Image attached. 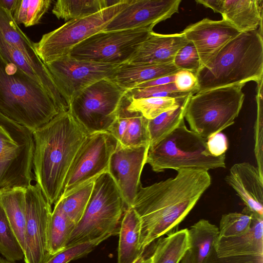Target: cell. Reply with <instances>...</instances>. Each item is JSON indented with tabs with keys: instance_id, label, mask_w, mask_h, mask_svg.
I'll return each instance as SVG.
<instances>
[{
	"instance_id": "obj_1",
	"label": "cell",
	"mask_w": 263,
	"mask_h": 263,
	"mask_svg": "<svg viewBox=\"0 0 263 263\" xmlns=\"http://www.w3.org/2000/svg\"><path fill=\"white\" fill-rule=\"evenodd\" d=\"M176 171L174 178L139 188L132 207L141 221L140 245L143 251L155 239L172 233L211 184L208 171Z\"/></svg>"
},
{
	"instance_id": "obj_2",
	"label": "cell",
	"mask_w": 263,
	"mask_h": 263,
	"mask_svg": "<svg viewBox=\"0 0 263 263\" xmlns=\"http://www.w3.org/2000/svg\"><path fill=\"white\" fill-rule=\"evenodd\" d=\"M88 134L69 110L32 132L34 177L51 205L60 199L69 169Z\"/></svg>"
},
{
	"instance_id": "obj_3",
	"label": "cell",
	"mask_w": 263,
	"mask_h": 263,
	"mask_svg": "<svg viewBox=\"0 0 263 263\" xmlns=\"http://www.w3.org/2000/svg\"><path fill=\"white\" fill-rule=\"evenodd\" d=\"M197 93L263 78L262 32H241L196 73Z\"/></svg>"
},
{
	"instance_id": "obj_4",
	"label": "cell",
	"mask_w": 263,
	"mask_h": 263,
	"mask_svg": "<svg viewBox=\"0 0 263 263\" xmlns=\"http://www.w3.org/2000/svg\"><path fill=\"white\" fill-rule=\"evenodd\" d=\"M0 112L33 132L60 111L41 84L0 52Z\"/></svg>"
},
{
	"instance_id": "obj_5",
	"label": "cell",
	"mask_w": 263,
	"mask_h": 263,
	"mask_svg": "<svg viewBox=\"0 0 263 263\" xmlns=\"http://www.w3.org/2000/svg\"><path fill=\"white\" fill-rule=\"evenodd\" d=\"M207 140L189 129L184 121L158 144L149 147L146 163L154 172L166 169L197 168L208 171L226 167V154L211 156Z\"/></svg>"
},
{
	"instance_id": "obj_6",
	"label": "cell",
	"mask_w": 263,
	"mask_h": 263,
	"mask_svg": "<svg viewBox=\"0 0 263 263\" xmlns=\"http://www.w3.org/2000/svg\"><path fill=\"white\" fill-rule=\"evenodd\" d=\"M122 195L109 173L97 177L81 220L76 225L67 246L119 234L125 211Z\"/></svg>"
},
{
	"instance_id": "obj_7",
	"label": "cell",
	"mask_w": 263,
	"mask_h": 263,
	"mask_svg": "<svg viewBox=\"0 0 263 263\" xmlns=\"http://www.w3.org/2000/svg\"><path fill=\"white\" fill-rule=\"evenodd\" d=\"M245 85L228 86L192 95L184 113L191 130L207 140L233 124L243 105Z\"/></svg>"
},
{
	"instance_id": "obj_8",
	"label": "cell",
	"mask_w": 263,
	"mask_h": 263,
	"mask_svg": "<svg viewBox=\"0 0 263 263\" xmlns=\"http://www.w3.org/2000/svg\"><path fill=\"white\" fill-rule=\"evenodd\" d=\"M34 147L32 132L0 112V190L32 184Z\"/></svg>"
},
{
	"instance_id": "obj_9",
	"label": "cell",
	"mask_w": 263,
	"mask_h": 263,
	"mask_svg": "<svg viewBox=\"0 0 263 263\" xmlns=\"http://www.w3.org/2000/svg\"><path fill=\"white\" fill-rule=\"evenodd\" d=\"M120 2L90 15L67 21L62 26L43 35L34 43L36 53L45 64L68 55L78 44L104 31L108 24L129 3Z\"/></svg>"
},
{
	"instance_id": "obj_10",
	"label": "cell",
	"mask_w": 263,
	"mask_h": 263,
	"mask_svg": "<svg viewBox=\"0 0 263 263\" xmlns=\"http://www.w3.org/2000/svg\"><path fill=\"white\" fill-rule=\"evenodd\" d=\"M126 92L109 79H103L77 95L69 110L88 134L108 132Z\"/></svg>"
},
{
	"instance_id": "obj_11",
	"label": "cell",
	"mask_w": 263,
	"mask_h": 263,
	"mask_svg": "<svg viewBox=\"0 0 263 263\" xmlns=\"http://www.w3.org/2000/svg\"><path fill=\"white\" fill-rule=\"evenodd\" d=\"M153 27L102 31L78 44L69 55L81 60L122 64L128 62L153 31Z\"/></svg>"
},
{
	"instance_id": "obj_12",
	"label": "cell",
	"mask_w": 263,
	"mask_h": 263,
	"mask_svg": "<svg viewBox=\"0 0 263 263\" xmlns=\"http://www.w3.org/2000/svg\"><path fill=\"white\" fill-rule=\"evenodd\" d=\"M117 143L116 139L107 132L89 134L69 169L61 198L108 172L110 159Z\"/></svg>"
},
{
	"instance_id": "obj_13",
	"label": "cell",
	"mask_w": 263,
	"mask_h": 263,
	"mask_svg": "<svg viewBox=\"0 0 263 263\" xmlns=\"http://www.w3.org/2000/svg\"><path fill=\"white\" fill-rule=\"evenodd\" d=\"M52 210L36 183L26 189V224L24 231L25 263H45L52 255L48 243Z\"/></svg>"
},
{
	"instance_id": "obj_14",
	"label": "cell",
	"mask_w": 263,
	"mask_h": 263,
	"mask_svg": "<svg viewBox=\"0 0 263 263\" xmlns=\"http://www.w3.org/2000/svg\"><path fill=\"white\" fill-rule=\"evenodd\" d=\"M120 65L81 60L69 55L45 64L69 105L84 89L99 80L109 79Z\"/></svg>"
},
{
	"instance_id": "obj_15",
	"label": "cell",
	"mask_w": 263,
	"mask_h": 263,
	"mask_svg": "<svg viewBox=\"0 0 263 263\" xmlns=\"http://www.w3.org/2000/svg\"><path fill=\"white\" fill-rule=\"evenodd\" d=\"M148 146L129 147L117 142L109 163L108 172L124 200L126 209L132 207L140 185Z\"/></svg>"
},
{
	"instance_id": "obj_16",
	"label": "cell",
	"mask_w": 263,
	"mask_h": 263,
	"mask_svg": "<svg viewBox=\"0 0 263 263\" xmlns=\"http://www.w3.org/2000/svg\"><path fill=\"white\" fill-rule=\"evenodd\" d=\"M0 34L11 46L18 50L38 74L43 86L59 109L65 111L69 104L61 93L45 64L34 48V43L21 30L12 14L0 7Z\"/></svg>"
},
{
	"instance_id": "obj_17",
	"label": "cell",
	"mask_w": 263,
	"mask_h": 263,
	"mask_svg": "<svg viewBox=\"0 0 263 263\" xmlns=\"http://www.w3.org/2000/svg\"><path fill=\"white\" fill-rule=\"evenodd\" d=\"M181 0H130L104 31L153 27L177 13Z\"/></svg>"
},
{
	"instance_id": "obj_18",
	"label": "cell",
	"mask_w": 263,
	"mask_h": 263,
	"mask_svg": "<svg viewBox=\"0 0 263 263\" xmlns=\"http://www.w3.org/2000/svg\"><path fill=\"white\" fill-rule=\"evenodd\" d=\"M182 32L187 40L193 43L198 52L200 69L206 66L228 43L240 33L223 19L214 21L207 18L187 26Z\"/></svg>"
},
{
	"instance_id": "obj_19",
	"label": "cell",
	"mask_w": 263,
	"mask_h": 263,
	"mask_svg": "<svg viewBox=\"0 0 263 263\" xmlns=\"http://www.w3.org/2000/svg\"><path fill=\"white\" fill-rule=\"evenodd\" d=\"M197 3L220 13L241 32L259 29L262 32V0H196Z\"/></svg>"
},
{
	"instance_id": "obj_20",
	"label": "cell",
	"mask_w": 263,
	"mask_h": 263,
	"mask_svg": "<svg viewBox=\"0 0 263 263\" xmlns=\"http://www.w3.org/2000/svg\"><path fill=\"white\" fill-rule=\"evenodd\" d=\"M225 180L248 210L263 217V177L257 166L249 162L235 163Z\"/></svg>"
},
{
	"instance_id": "obj_21",
	"label": "cell",
	"mask_w": 263,
	"mask_h": 263,
	"mask_svg": "<svg viewBox=\"0 0 263 263\" xmlns=\"http://www.w3.org/2000/svg\"><path fill=\"white\" fill-rule=\"evenodd\" d=\"M189 41L182 32L162 34L153 31L126 63L164 64L173 63L177 51Z\"/></svg>"
},
{
	"instance_id": "obj_22",
	"label": "cell",
	"mask_w": 263,
	"mask_h": 263,
	"mask_svg": "<svg viewBox=\"0 0 263 263\" xmlns=\"http://www.w3.org/2000/svg\"><path fill=\"white\" fill-rule=\"evenodd\" d=\"M252 213L250 230L236 237H219L214 246L218 257L263 256V217Z\"/></svg>"
},
{
	"instance_id": "obj_23",
	"label": "cell",
	"mask_w": 263,
	"mask_h": 263,
	"mask_svg": "<svg viewBox=\"0 0 263 263\" xmlns=\"http://www.w3.org/2000/svg\"><path fill=\"white\" fill-rule=\"evenodd\" d=\"M178 70L173 63L164 64L125 63L117 67L109 79L127 91L158 78L175 74Z\"/></svg>"
},
{
	"instance_id": "obj_24",
	"label": "cell",
	"mask_w": 263,
	"mask_h": 263,
	"mask_svg": "<svg viewBox=\"0 0 263 263\" xmlns=\"http://www.w3.org/2000/svg\"><path fill=\"white\" fill-rule=\"evenodd\" d=\"M141 221L133 207L126 209L120 224L117 263H134L142 256L140 245Z\"/></svg>"
},
{
	"instance_id": "obj_25",
	"label": "cell",
	"mask_w": 263,
	"mask_h": 263,
	"mask_svg": "<svg viewBox=\"0 0 263 263\" xmlns=\"http://www.w3.org/2000/svg\"><path fill=\"white\" fill-rule=\"evenodd\" d=\"M26 189L15 187L0 190V205L23 251L26 224Z\"/></svg>"
},
{
	"instance_id": "obj_26",
	"label": "cell",
	"mask_w": 263,
	"mask_h": 263,
	"mask_svg": "<svg viewBox=\"0 0 263 263\" xmlns=\"http://www.w3.org/2000/svg\"><path fill=\"white\" fill-rule=\"evenodd\" d=\"M189 252L192 263H201L208 256L219 236L218 227L201 219L187 229Z\"/></svg>"
},
{
	"instance_id": "obj_27",
	"label": "cell",
	"mask_w": 263,
	"mask_h": 263,
	"mask_svg": "<svg viewBox=\"0 0 263 263\" xmlns=\"http://www.w3.org/2000/svg\"><path fill=\"white\" fill-rule=\"evenodd\" d=\"M189 249L187 229L173 232L158 241L152 263H179Z\"/></svg>"
},
{
	"instance_id": "obj_28",
	"label": "cell",
	"mask_w": 263,
	"mask_h": 263,
	"mask_svg": "<svg viewBox=\"0 0 263 263\" xmlns=\"http://www.w3.org/2000/svg\"><path fill=\"white\" fill-rule=\"evenodd\" d=\"M121 0H58L52 13L59 19L68 21L95 14L119 3Z\"/></svg>"
},
{
	"instance_id": "obj_29",
	"label": "cell",
	"mask_w": 263,
	"mask_h": 263,
	"mask_svg": "<svg viewBox=\"0 0 263 263\" xmlns=\"http://www.w3.org/2000/svg\"><path fill=\"white\" fill-rule=\"evenodd\" d=\"M191 93L186 96L179 106L164 112L156 118L148 120V129L150 137L149 147H153L176 128L184 120V113Z\"/></svg>"
},
{
	"instance_id": "obj_30",
	"label": "cell",
	"mask_w": 263,
	"mask_h": 263,
	"mask_svg": "<svg viewBox=\"0 0 263 263\" xmlns=\"http://www.w3.org/2000/svg\"><path fill=\"white\" fill-rule=\"evenodd\" d=\"M76 226L63 212L58 201L52 212L49 230V248L52 256L67 247Z\"/></svg>"
},
{
	"instance_id": "obj_31",
	"label": "cell",
	"mask_w": 263,
	"mask_h": 263,
	"mask_svg": "<svg viewBox=\"0 0 263 263\" xmlns=\"http://www.w3.org/2000/svg\"><path fill=\"white\" fill-rule=\"evenodd\" d=\"M186 96L177 98L163 97L139 99L127 96L129 103L127 109L130 111L139 112L146 119L152 120L164 112L178 107Z\"/></svg>"
},
{
	"instance_id": "obj_32",
	"label": "cell",
	"mask_w": 263,
	"mask_h": 263,
	"mask_svg": "<svg viewBox=\"0 0 263 263\" xmlns=\"http://www.w3.org/2000/svg\"><path fill=\"white\" fill-rule=\"evenodd\" d=\"M92 180L58 201L67 217L76 225L81 220L90 199L94 185Z\"/></svg>"
},
{
	"instance_id": "obj_33",
	"label": "cell",
	"mask_w": 263,
	"mask_h": 263,
	"mask_svg": "<svg viewBox=\"0 0 263 263\" xmlns=\"http://www.w3.org/2000/svg\"><path fill=\"white\" fill-rule=\"evenodd\" d=\"M51 0H17L12 14L15 22L25 27L34 26L39 23L48 10Z\"/></svg>"
},
{
	"instance_id": "obj_34",
	"label": "cell",
	"mask_w": 263,
	"mask_h": 263,
	"mask_svg": "<svg viewBox=\"0 0 263 263\" xmlns=\"http://www.w3.org/2000/svg\"><path fill=\"white\" fill-rule=\"evenodd\" d=\"M148 121L141 113L128 110L125 134L121 144L129 147H149Z\"/></svg>"
},
{
	"instance_id": "obj_35",
	"label": "cell",
	"mask_w": 263,
	"mask_h": 263,
	"mask_svg": "<svg viewBox=\"0 0 263 263\" xmlns=\"http://www.w3.org/2000/svg\"><path fill=\"white\" fill-rule=\"evenodd\" d=\"M0 253L6 259L15 262L24 259V251L4 210L0 205Z\"/></svg>"
},
{
	"instance_id": "obj_36",
	"label": "cell",
	"mask_w": 263,
	"mask_h": 263,
	"mask_svg": "<svg viewBox=\"0 0 263 263\" xmlns=\"http://www.w3.org/2000/svg\"><path fill=\"white\" fill-rule=\"evenodd\" d=\"M252 213L246 207L241 213L231 212L222 215L219 223V237H231L242 235L250 229Z\"/></svg>"
},
{
	"instance_id": "obj_37",
	"label": "cell",
	"mask_w": 263,
	"mask_h": 263,
	"mask_svg": "<svg viewBox=\"0 0 263 263\" xmlns=\"http://www.w3.org/2000/svg\"><path fill=\"white\" fill-rule=\"evenodd\" d=\"M110 236L109 234H106L91 241L67 246L53 255L45 263H68L88 254L101 242Z\"/></svg>"
},
{
	"instance_id": "obj_38",
	"label": "cell",
	"mask_w": 263,
	"mask_h": 263,
	"mask_svg": "<svg viewBox=\"0 0 263 263\" xmlns=\"http://www.w3.org/2000/svg\"><path fill=\"white\" fill-rule=\"evenodd\" d=\"M262 79L257 83L256 118L254 125V154L257 167L263 177V98Z\"/></svg>"
},
{
	"instance_id": "obj_39",
	"label": "cell",
	"mask_w": 263,
	"mask_h": 263,
	"mask_svg": "<svg viewBox=\"0 0 263 263\" xmlns=\"http://www.w3.org/2000/svg\"><path fill=\"white\" fill-rule=\"evenodd\" d=\"M191 93L194 94L193 92H181L178 91L175 87L174 83L145 88H136L126 92L127 96L134 99L163 97L177 98L186 96Z\"/></svg>"
},
{
	"instance_id": "obj_40",
	"label": "cell",
	"mask_w": 263,
	"mask_h": 263,
	"mask_svg": "<svg viewBox=\"0 0 263 263\" xmlns=\"http://www.w3.org/2000/svg\"><path fill=\"white\" fill-rule=\"evenodd\" d=\"M173 64L178 70H188L196 74L200 69V62L198 52L193 43L189 41L177 51Z\"/></svg>"
},
{
	"instance_id": "obj_41",
	"label": "cell",
	"mask_w": 263,
	"mask_h": 263,
	"mask_svg": "<svg viewBox=\"0 0 263 263\" xmlns=\"http://www.w3.org/2000/svg\"><path fill=\"white\" fill-rule=\"evenodd\" d=\"M174 84L177 90L181 92H193L197 93L198 80L195 73L185 70H179L175 73Z\"/></svg>"
},
{
	"instance_id": "obj_42",
	"label": "cell",
	"mask_w": 263,
	"mask_h": 263,
	"mask_svg": "<svg viewBox=\"0 0 263 263\" xmlns=\"http://www.w3.org/2000/svg\"><path fill=\"white\" fill-rule=\"evenodd\" d=\"M201 263H263V256L239 255L218 257L214 247Z\"/></svg>"
},
{
	"instance_id": "obj_43",
	"label": "cell",
	"mask_w": 263,
	"mask_h": 263,
	"mask_svg": "<svg viewBox=\"0 0 263 263\" xmlns=\"http://www.w3.org/2000/svg\"><path fill=\"white\" fill-rule=\"evenodd\" d=\"M206 145L210 154L214 157L225 154L228 148L227 136L221 132L211 136L207 139Z\"/></svg>"
},
{
	"instance_id": "obj_44",
	"label": "cell",
	"mask_w": 263,
	"mask_h": 263,
	"mask_svg": "<svg viewBox=\"0 0 263 263\" xmlns=\"http://www.w3.org/2000/svg\"><path fill=\"white\" fill-rule=\"evenodd\" d=\"M175 77V74H173L169 76L159 77L157 79L141 84L138 85L136 88H145L166 85L170 83H174Z\"/></svg>"
},
{
	"instance_id": "obj_45",
	"label": "cell",
	"mask_w": 263,
	"mask_h": 263,
	"mask_svg": "<svg viewBox=\"0 0 263 263\" xmlns=\"http://www.w3.org/2000/svg\"><path fill=\"white\" fill-rule=\"evenodd\" d=\"M17 0H0V7L9 11L13 14Z\"/></svg>"
},
{
	"instance_id": "obj_46",
	"label": "cell",
	"mask_w": 263,
	"mask_h": 263,
	"mask_svg": "<svg viewBox=\"0 0 263 263\" xmlns=\"http://www.w3.org/2000/svg\"><path fill=\"white\" fill-rule=\"evenodd\" d=\"M180 263H192L189 251L186 252L184 256L180 262Z\"/></svg>"
},
{
	"instance_id": "obj_47",
	"label": "cell",
	"mask_w": 263,
	"mask_h": 263,
	"mask_svg": "<svg viewBox=\"0 0 263 263\" xmlns=\"http://www.w3.org/2000/svg\"><path fill=\"white\" fill-rule=\"evenodd\" d=\"M0 263H16V262L9 261L5 258L0 257Z\"/></svg>"
},
{
	"instance_id": "obj_48",
	"label": "cell",
	"mask_w": 263,
	"mask_h": 263,
	"mask_svg": "<svg viewBox=\"0 0 263 263\" xmlns=\"http://www.w3.org/2000/svg\"><path fill=\"white\" fill-rule=\"evenodd\" d=\"M142 263H152V259L151 257H150L148 258H144Z\"/></svg>"
},
{
	"instance_id": "obj_49",
	"label": "cell",
	"mask_w": 263,
	"mask_h": 263,
	"mask_svg": "<svg viewBox=\"0 0 263 263\" xmlns=\"http://www.w3.org/2000/svg\"><path fill=\"white\" fill-rule=\"evenodd\" d=\"M144 258L143 256H141L138 258L134 263H142Z\"/></svg>"
}]
</instances>
